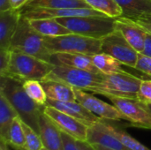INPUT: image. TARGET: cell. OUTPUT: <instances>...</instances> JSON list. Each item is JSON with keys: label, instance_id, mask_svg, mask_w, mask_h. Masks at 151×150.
I'll return each instance as SVG.
<instances>
[{"label": "cell", "instance_id": "6da1fadb", "mask_svg": "<svg viewBox=\"0 0 151 150\" xmlns=\"http://www.w3.org/2000/svg\"><path fill=\"white\" fill-rule=\"evenodd\" d=\"M0 92L17 111L21 120L39 134V118L44 110L26 93L23 82L7 76H0Z\"/></svg>", "mask_w": 151, "mask_h": 150}, {"label": "cell", "instance_id": "7a4b0ae2", "mask_svg": "<svg viewBox=\"0 0 151 150\" xmlns=\"http://www.w3.org/2000/svg\"><path fill=\"white\" fill-rule=\"evenodd\" d=\"M9 50L28 54L50 63L51 53L45 47L43 36L31 26L29 19L21 15Z\"/></svg>", "mask_w": 151, "mask_h": 150}, {"label": "cell", "instance_id": "3957f363", "mask_svg": "<svg viewBox=\"0 0 151 150\" xmlns=\"http://www.w3.org/2000/svg\"><path fill=\"white\" fill-rule=\"evenodd\" d=\"M54 67L55 65L39 57L21 52L12 51L11 63L4 76L22 82L29 80L42 81L51 72Z\"/></svg>", "mask_w": 151, "mask_h": 150}, {"label": "cell", "instance_id": "277c9868", "mask_svg": "<svg viewBox=\"0 0 151 150\" xmlns=\"http://www.w3.org/2000/svg\"><path fill=\"white\" fill-rule=\"evenodd\" d=\"M57 20L72 33L95 39H102L116 29V18L81 16L58 18Z\"/></svg>", "mask_w": 151, "mask_h": 150}, {"label": "cell", "instance_id": "5b68a950", "mask_svg": "<svg viewBox=\"0 0 151 150\" xmlns=\"http://www.w3.org/2000/svg\"><path fill=\"white\" fill-rule=\"evenodd\" d=\"M43 39L45 47L50 53H81L93 56L102 52L100 39L90 38L73 33L55 37L43 36Z\"/></svg>", "mask_w": 151, "mask_h": 150}, {"label": "cell", "instance_id": "8992f818", "mask_svg": "<svg viewBox=\"0 0 151 150\" xmlns=\"http://www.w3.org/2000/svg\"><path fill=\"white\" fill-rule=\"evenodd\" d=\"M142 80L125 71L112 74H104L103 81L96 88H91L89 92L104 96L113 95L137 99Z\"/></svg>", "mask_w": 151, "mask_h": 150}, {"label": "cell", "instance_id": "52a82bcc", "mask_svg": "<svg viewBox=\"0 0 151 150\" xmlns=\"http://www.w3.org/2000/svg\"><path fill=\"white\" fill-rule=\"evenodd\" d=\"M45 80H57L75 88L89 91L103 81L104 73H95L73 66L56 65Z\"/></svg>", "mask_w": 151, "mask_h": 150}, {"label": "cell", "instance_id": "ba28073f", "mask_svg": "<svg viewBox=\"0 0 151 150\" xmlns=\"http://www.w3.org/2000/svg\"><path fill=\"white\" fill-rule=\"evenodd\" d=\"M102 52L109 54L123 64L132 68L135 67L139 52L131 46L118 29L101 39Z\"/></svg>", "mask_w": 151, "mask_h": 150}, {"label": "cell", "instance_id": "9c48e42d", "mask_svg": "<svg viewBox=\"0 0 151 150\" xmlns=\"http://www.w3.org/2000/svg\"><path fill=\"white\" fill-rule=\"evenodd\" d=\"M105 97L127 118L130 126L151 130V112L145 103L134 98L113 95H105Z\"/></svg>", "mask_w": 151, "mask_h": 150}, {"label": "cell", "instance_id": "30bf717a", "mask_svg": "<svg viewBox=\"0 0 151 150\" xmlns=\"http://www.w3.org/2000/svg\"><path fill=\"white\" fill-rule=\"evenodd\" d=\"M73 90L76 101L99 118L106 120H127V118L113 104H109L85 90L75 88H73Z\"/></svg>", "mask_w": 151, "mask_h": 150}, {"label": "cell", "instance_id": "8fae6325", "mask_svg": "<svg viewBox=\"0 0 151 150\" xmlns=\"http://www.w3.org/2000/svg\"><path fill=\"white\" fill-rule=\"evenodd\" d=\"M43 112L52 120L61 132L71 135L77 141L87 140L88 126L80 120L48 105L44 106Z\"/></svg>", "mask_w": 151, "mask_h": 150}, {"label": "cell", "instance_id": "7c38bea8", "mask_svg": "<svg viewBox=\"0 0 151 150\" xmlns=\"http://www.w3.org/2000/svg\"><path fill=\"white\" fill-rule=\"evenodd\" d=\"M20 15L26 19H58L67 17H81V16H100L108 17L104 13L97 11L92 8H62V9H26L19 10Z\"/></svg>", "mask_w": 151, "mask_h": 150}, {"label": "cell", "instance_id": "4fadbf2b", "mask_svg": "<svg viewBox=\"0 0 151 150\" xmlns=\"http://www.w3.org/2000/svg\"><path fill=\"white\" fill-rule=\"evenodd\" d=\"M91 145H100L114 150H131L125 146L114 134L106 128L103 119L93 122L88 126L87 140Z\"/></svg>", "mask_w": 151, "mask_h": 150}, {"label": "cell", "instance_id": "5bb4252c", "mask_svg": "<svg viewBox=\"0 0 151 150\" xmlns=\"http://www.w3.org/2000/svg\"><path fill=\"white\" fill-rule=\"evenodd\" d=\"M116 29L120 31L126 40L139 53H142L144 48L147 32L132 19L119 17L116 18Z\"/></svg>", "mask_w": 151, "mask_h": 150}, {"label": "cell", "instance_id": "9a60e30c", "mask_svg": "<svg viewBox=\"0 0 151 150\" xmlns=\"http://www.w3.org/2000/svg\"><path fill=\"white\" fill-rule=\"evenodd\" d=\"M39 135L44 148L49 150H64L61 131L43 111L39 118Z\"/></svg>", "mask_w": 151, "mask_h": 150}, {"label": "cell", "instance_id": "2e32d148", "mask_svg": "<svg viewBox=\"0 0 151 150\" xmlns=\"http://www.w3.org/2000/svg\"><path fill=\"white\" fill-rule=\"evenodd\" d=\"M46 105L51 106L78 120L85 124L86 126H89L93 122L100 121L101 119H104L102 118H99L98 116L95 115L91 111H89L88 109H86L82 104H81L77 101L73 102H59V101H54L47 99Z\"/></svg>", "mask_w": 151, "mask_h": 150}, {"label": "cell", "instance_id": "e0dca14e", "mask_svg": "<svg viewBox=\"0 0 151 150\" xmlns=\"http://www.w3.org/2000/svg\"><path fill=\"white\" fill-rule=\"evenodd\" d=\"M50 63L53 65H65L83 70H87L95 73L100 72L96 67L89 55L81 53H66V52H55L50 55Z\"/></svg>", "mask_w": 151, "mask_h": 150}, {"label": "cell", "instance_id": "ac0fdd59", "mask_svg": "<svg viewBox=\"0 0 151 150\" xmlns=\"http://www.w3.org/2000/svg\"><path fill=\"white\" fill-rule=\"evenodd\" d=\"M19 19V10L11 8L0 11V49L9 50Z\"/></svg>", "mask_w": 151, "mask_h": 150}, {"label": "cell", "instance_id": "d6986e66", "mask_svg": "<svg viewBox=\"0 0 151 150\" xmlns=\"http://www.w3.org/2000/svg\"><path fill=\"white\" fill-rule=\"evenodd\" d=\"M122 10L121 17L132 20L151 17V0H116Z\"/></svg>", "mask_w": 151, "mask_h": 150}, {"label": "cell", "instance_id": "ffe728a7", "mask_svg": "<svg viewBox=\"0 0 151 150\" xmlns=\"http://www.w3.org/2000/svg\"><path fill=\"white\" fill-rule=\"evenodd\" d=\"M41 83L45 90L48 99L59 102L76 101L73 87L53 80H45L41 81Z\"/></svg>", "mask_w": 151, "mask_h": 150}, {"label": "cell", "instance_id": "44dd1931", "mask_svg": "<svg viewBox=\"0 0 151 150\" xmlns=\"http://www.w3.org/2000/svg\"><path fill=\"white\" fill-rule=\"evenodd\" d=\"M19 114L5 95L0 92V139L9 142L12 124Z\"/></svg>", "mask_w": 151, "mask_h": 150}, {"label": "cell", "instance_id": "7402d4cb", "mask_svg": "<svg viewBox=\"0 0 151 150\" xmlns=\"http://www.w3.org/2000/svg\"><path fill=\"white\" fill-rule=\"evenodd\" d=\"M62 9V8H91L84 0H28L20 9Z\"/></svg>", "mask_w": 151, "mask_h": 150}, {"label": "cell", "instance_id": "603a6c76", "mask_svg": "<svg viewBox=\"0 0 151 150\" xmlns=\"http://www.w3.org/2000/svg\"><path fill=\"white\" fill-rule=\"evenodd\" d=\"M29 21L31 26L42 36L55 37L72 33L68 28L59 23L57 19H39Z\"/></svg>", "mask_w": 151, "mask_h": 150}, {"label": "cell", "instance_id": "cb8c5ba5", "mask_svg": "<svg viewBox=\"0 0 151 150\" xmlns=\"http://www.w3.org/2000/svg\"><path fill=\"white\" fill-rule=\"evenodd\" d=\"M91 57L94 65L101 73L112 74L124 71L122 69L123 64L109 54L100 52L91 56Z\"/></svg>", "mask_w": 151, "mask_h": 150}, {"label": "cell", "instance_id": "d4e9b609", "mask_svg": "<svg viewBox=\"0 0 151 150\" xmlns=\"http://www.w3.org/2000/svg\"><path fill=\"white\" fill-rule=\"evenodd\" d=\"M92 9L111 18H119L122 10L116 0H84Z\"/></svg>", "mask_w": 151, "mask_h": 150}, {"label": "cell", "instance_id": "484cf974", "mask_svg": "<svg viewBox=\"0 0 151 150\" xmlns=\"http://www.w3.org/2000/svg\"><path fill=\"white\" fill-rule=\"evenodd\" d=\"M103 122L105 125L106 128L109 130V132L114 134L128 149H130L131 150H150L144 145H142V143H140L137 140L133 138L131 135H129L127 133L120 129L119 127L113 126L109 122H106V119H103Z\"/></svg>", "mask_w": 151, "mask_h": 150}, {"label": "cell", "instance_id": "4316f807", "mask_svg": "<svg viewBox=\"0 0 151 150\" xmlns=\"http://www.w3.org/2000/svg\"><path fill=\"white\" fill-rule=\"evenodd\" d=\"M8 145L16 150H26L25 133L22 126V120L19 116L16 117L12 124Z\"/></svg>", "mask_w": 151, "mask_h": 150}, {"label": "cell", "instance_id": "83f0119b", "mask_svg": "<svg viewBox=\"0 0 151 150\" xmlns=\"http://www.w3.org/2000/svg\"><path fill=\"white\" fill-rule=\"evenodd\" d=\"M23 87L27 95L37 104L45 106L47 102V95L45 90L39 80H29L23 82Z\"/></svg>", "mask_w": 151, "mask_h": 150}, {"label": "cell", "instance_id": "f1b7e54d", "mask_svg": "<svg viewBox=\"0 0 151 150\" xmlns=\"http://www.w3.org/2000/svg\"><path fill=\"white\" fill-rule=\"evenodd\" d=\"M22 126L25 133L26 139V150H41L43 148L42 141L40 135L35 132L30 126L22 121Z\"/></svg>", "mask_w": 151, "mask_h": 150}, {"label": "cell", "instance_id": "f546056e", "mask_svg": "<svg viewBox=\"0 0 151 150\" xmlns=\"http://www.w3.org/2000/svg\"><path fill=\"white\" fill-rule=\"evenodd\" d=\"M137 99L145 104H151V79L142 80Z\"/></svg>", "mask_w": 151, "mask_h": 150}, {"label": "cell", "instance_id": "4dcf8cb0", "mask_svg": "<svg viewBox=\"0 0 151 150\" xmlns=\"http://www.w3.org/2000/svg\"><path fill=\"white\" fill-rule=\"evenodd\" d=\"M134 69L147 74L150 79H151V57L142 53H139L138 60Z\"/></svg>", "mask_w": 151, "mask_h": 150}, {"label": "cell", "instance_id": "1f68e13d", "mask_svg": "<svg viewBox=\"0 0 151 150\" xmlns=\"http://www.w3.org/2000/svg\"><path fill=\"white\" fill-rule=\"evenodd\" d=\"M11 50L0 49V76H4L7 72L11 63Z\"/></svg>", "mask_w": 151, "mask_h": 150}, {"label": "cell", "instance_id": "d6a6232c", "mask_svg": "<svg viewBox=\"0 0 151 150\" xmlns=\"http://www.w3.org/2000/svg\"><path fill=\"white\" fill-rule=\"evenodd\" d=\"M64 150H80V148L77 144V140L71 135L61 132Z\"/></svg>", "mask_w": 151, "mask_h": 150}, {"label": "cell", "instance_id": "836d02e7", "mask_svg": "<svg viewBox=\"0 0 151 150\" xmlns=\"http://www.w3.org/2000/svg\"><path fill=\"white\" fill-rule=\"evenodd\" d=\"M134 21L136 22L140 27H142L147 33L151 34V17L135 19Z\"/></svg>", "mask_w": 151, "mask_h": 150}, {"label": "cell", "instance_id": "e575fe53", "mask_svg": "<svg viewBox=\"0 0 151 150\" xmlns=\"http://www.w3.org/2000/svg\"><path fill=\"white\" fill-rule=\"evenodd\" d=\"M142 53L151 57V34L150 33H147V34H146L144 48H143V50Z\"/></svg>", "mask_w": 151, "mask_h": 150}, {"label": "cell", "instance_id": "d590c367", "mask_svg": "<svg viewBox=\"0 0 151 150\" xmlns=\"http://www.w3.org/2000/svg\"><path fill=\"white\" fill-rule=\"evenodd\" d=\"M27 2L28 0H9L11 8L15 10H20Z\"/></svg>", "mask_w": 151, "mask_h": 150}, {"label": "cell", "instance_id": "8d00e7d4", "mask_svg": "<svg viewBox=\"0 0 151 150\" xmlns=\"http://www.w3.org/2000/svg\"><path fill=\"white\" fill-rule=\"evenodd\" d=\"M77 144L80 148V150H96L93 145L89 144L86 141H77Z\"/></svg>", "mask_w": 151, "mask_h": 150}, {"label": "cell", "instance_id": "74e56055", "mask_svg": "<svg viewBox=\"0 0 151 150\" xmlns=\"http://www.w3.org/2000/svg\"><path fill=\"white\" fill-rule=\"evenodd\" d=\"M11 9L9 0H0V11H5Z\"/></svg>", "mask_w": 151, "mask_h": 150}, {"label": "cell", "instance_id": "f35d334b", "mask_svg": "<svg viewBox=\"0 0 151 150\" xmlns=\"http://www.w3.org/2000/svg\"><path fill=\"white\" fill-rule=\"evenodd\" d=\"M8 146L9 145H8V143L5 141L0 139V150H7Z\"/></svg>", "mask_w": 151, "mask_h": 150}, {"label": "cell", "instance_id": "ab89813d", "mask_svg": "<svg viewBox=\"0 0 151 150\" xmlns=\"http://www.w3.org/2000/svg\"><path fill=\"white\" fill-rule=\"evenodd\" d=\"M93 147L95 148L96 150H114L111 149H109V148H105V147L100 146V145H93Z\"/></svg>", "mask_w": 151, "mask_h": 150}, {"label": "cell", "instance_id": "60d3db41", "mask_svg": "<svg viewBox=\"0 0 151 150\" xmlns=\"http://www.w3.org/2000/svg\"><path fill=\"white\" fill-rule=\"evenodd\" d=\"M146 106H147L148 110H149V111L151 112V104H146Z\"/></svg>", "mask_w": 151, "mask_h": 150}, {"label": "cell", "instance_id": "b9f144b4", "mask_svg": "<svg viewBox=\"0 0 151 150\" xmlns=\"http://www.w3.org/2000/svg\"><path fill=\"white\" fill-rule=\"evenodd\" d=\"M41 150H49L48 149H46V148H44V147H43V148H42V149Z\"/></svg>", "mask_w": 151, "mask_h": 150}]
</instances>
